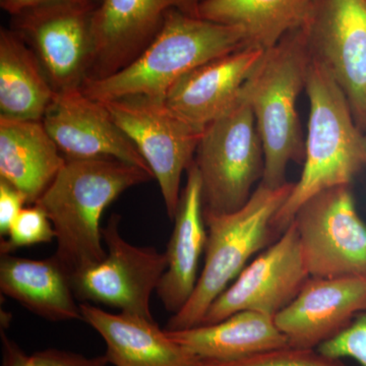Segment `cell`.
I'll return each mask as SVG.
<instances>
[{"label":"cell","mask_w":366,"mask_h":366,"mask_svg":"<svg viewBox=\"0 0 366 366\" xmlns=\"http://www.w3.org/2000/svg\"><path fill=\"white\" fill-rule=\"evenodd\" d=\"M153 173L112 158L66 159L36 202L55 231L53 257L71 274L105 259L101 219L125 190L152 180Z\"/></svg>","instance_id":"obj_1"},{"label":"cell","mask_w":366,"mask_h":366,"mask_svg":"<svg viewBox=\"0 0 366 366\" xmlns=\"http://www.w3.org/2000/svg\"><path fill=\"white\" fill-rule=\"evenodd\" d=\"M245 47L244 33L238 26L172 9L155 39L134 61L105 78L86 79L81 91L99 102L136 96L165 100L189 71Z\"/></svg>","instance_id":"obj_2"},{"label":"cell","mask_w":366,"mask_h":366,"mask_svg":"<svg viewBox=\"0 0 366 366\" xmlns=\"http://www.w3.org/2000/svg\"><path fill=\"white\" fill-rule=\"evenodd\" d=\"M310 122L303 170L274 217L283 232L307 199L324 190L350 185L366 166V137L356 124L345 94L324 64L312 56L307 83Z\"/></svg>","instance_id":"obj_3"},{"label":"cell","mask_w":366,"mask_h":366,"mask_svg":"<svg viewBox=\"0 0 366 366\" xmlns=\"http://www.w3.org/2000/svg\"><path fill=\"white\" fill-rule=\"evenodd\" d=\"M310 60L305 34L297 29L264 51L243 86L264 148L261 182L273 189L287 183L289 163L305 162V143L296 105L305 88Z\"/></svg>","instance_id":"obj_4"},{"label":"cell","mask_w":366,"mask_h":366,"mask_svg":"<svg viewBox=\"0 0 366 366\" xmlns=\"http://www.w3.org/2000/svg\"><path fill=\"white\" fill-rule=\"evenodd\" d=\"M295 183L273 189L259 182L242 209L232 213H204L207 228L203 269L184 307L171 317L166 331L199 326L214 300L237 278L252 255L264 249L273 222Z\"/></svg>","instance_id":"obj_5"},{"label":"cell","mask_w":366,"mask_h":366,"mask_svg":"<svg viewBox=\"0 0 366 366\" xmlns=\"http://www.w3.org/2000/svg\"><path fill=\"white\" fill-rule=\"evenodd\" d=\"M196 155L204 213L242 209L262 179L264 168L261 137L243 89L234 104L207 125Z\"/></svg>","instance_id":"obj_6"},{"label":"cell","mask_w":366,"mask_h":366,"mask_svg":"<svg viewBox=\"0 0 366 366\" xmlns=\"http://www.w3.org/2000/svg\"><path fill=\"white\" fill-rule=\"evenodd\" d=\"M101 103L148 164L173 220L182 196L183 171L194 162L204 129L180 117L160 99L136 96Z\"/></svg>","instance_id":"obj_7"},{"label":"cell","mask_w":366,"mask_h":366,"mask_svg":"<svg viewBox=\"0 0 366 366\" xmlns=\"http://www.w3.org/2000/svg\"><path fill=\"white\" fill-rule=\"evenodd\" d=\"M292 222L310 277L366 274V224L349 185L310 197L296 212Z\"/></svg>","instance_id":"obj_8"},{"label":"cell","mask_w":366,"mask_h":366,"mask_svg":"<svg viewBox=\"0 0 366 366\" xmlns=\"http://www.w3.org/2000/svg\"><path fill=\"white\" fill-rule=\"evenodd\" d=\"M94 0H72L11 16V29L30 46L55 92L81 88L94 59Z\"/></svg>","instance_id":"obj_9"},{"label":"cell","mask_w":366,"mask_h":366,"mask_svg":"<svg viewBox=\"0 0 366 366\" xmlns=\"http://www.w3.org/2000/svg\"><path fill=\"white\" fill-rule=\"evenodd\" d=\"M119 224L120 216L114 214L102 230L105 259L71 274L72 287L79 300L154 320L151 298L167 267L165 252L127 242L120 234Z\"/></svg>","instance_id":"obj_10"},{"label":"cell","mask_w":366,"mask_h":366,"mask_svg":"<svg viewBox=\"0 0 366 366\" xmlns=\"http://www.w3.org/2000/svg\"><path fill=\"white\" fill-rule=\"evenodd\" d=\"M302 30L310 54L336 79L366 129V0H315Z\"/></svg>","instance_id":"obj_11"},{"label":"cell","mask_w":366,"mask_h":366,"mask_svg":"<svg viewBox=\"0 0 366 366\" xmlns=\"http://www.w3.org/2000/svg\"><path fill=\"white\" fill-rule=\"evenodd\" d=\"M310 278L297 229L291 222L280 238L214 300L199 326L216 324L245 310L274 317L295 300Z\"/></svg>","instance_id":"obj_12"},{"label":"cell","mask_w":366,"mask_h":366,"mask_svg":"<svg viewBox=\"0 0 366 366\" xmlns=\"http://www.w3.org/2000/svg\"><path fill=\"white\" fill-rule=\"evenodd\" d=\"M202 1L102 0L92 20L94 59L86 79L105 78L129 66L155 39L170 11L199 16Z\"/></svg>","instance_id":"obj_13"},{"label":"cell","mask_w":366,"mask_h":366,"mask_svg":"<svg viewBox=\"0 0 366 366\" xmlns=\"http://www.w3.org/2000/svg\"><path fill=\"white\" fill-rule=\"evenodd\" d=\"M42 122L66 159H117L152 173L105 105L81 88L56 92Z\"/></svg>","instance_id":"obj_14"},{"label":"cell","mask_w":366,"mask_h":366,"mask_svg":"<svg viewBox=\"0 0 366 366\" xmlns=\"http://www.w3.org/2000/svg\"><path fill=\"white\" fill-rule=\"evenodd\" d=\"M366 310V274L310 277L295 300L274 317L289 346L317 349Z\"/></svg>","instance_id":"obj_15"},{"label":"cell","mask_w":366,"mask_h":366,"mask_svg":"<svg viewBox=\"0 0 366 366\" xmlns=\"http://www.w3.org/2000/svg\"><path fill=\"white\" fill-rule=\"evenodd\" d=\"M264 51L245 47L197 67L173 85L166 95V104L206 129L234 104Z\"/></svg>","instance_id":"obj_16"},{"label":"cell","mask_w":366,"mask_h":366,"mask_svg":"<svg viewBox=\"0 0 366 366\" xmlns=\"http://www.w3.org/2000/svg\"><path fill=\"white\" fill-rule=\"evenodd\" d=\"M187 171V183L165 252L167 267L156 291L165 310L173 315L184 307L196 288L199 259L207 243L202 179L194 161Z\"/></svg>","instance_id":"obj_17"},{"label":"cell","mask_w":366,"mask_h":366,"mask_svg":"<svg viewBox=\"0 0 366 366\" xmlns=\"http://www.w3.org/2000/svg\"><path fill=\"white\" fill-rule=\"evenodd\" d=\"M83 320L104 339L106 358L115 366H194L197 360L154 320L112 314L90 303L79 305Z\"/></svg>","instance_id":"obj_18"},{"label":"cell","mask_w":366,"mask_h":366,"mask_svg":"<svg viewBox=\"0 0 366 366\" xmlns=\"http://www.w3.org/2000/svg\"><path fill=\"white\" fill-rule=\"evenodd\" d=\"M42 122L0 117V179L35 204L66 164Z\"/></svg>","instance_id":"obj_19"},{"label":"cell","mask_w":366,"mask_h":366,"mask_svg":"<svg viewBox=\"0 0 366 366\" xmlns=\"http://www.w3.org/2000/svg\"><path fill=\"white\" fill-rule=\"evenodd\" d=\"M1 255L0 289L4 295L42 319L83 320L71 274L54 257L31 259Z\"/></svg>","instance_id":"obj_20"},{"label":"cell","mask_w":366,"mask_h":366,"mask_svg":"<svg viewBox=\"0 0 366 366\" xmlns=\"http://www.w3.org/2000/svg\"><path fill=\"white\" fill-rule=\"evenodd\" d=\"M166 332L197 360H239L289 346L274 317L249 310L236 312L216 324Z\"/></svg>","instance_id":"obj_21"},{"label":"cell","mask_w":366,"mask_h":366,"mask_svg":"<svg viewBox=\"0 0 366 366\" xmlns=\"http://www.w3.org/2000/svg\"><path fill=\"white\" fill-rule=\"evenodd\" d=\"M35 53L13 29L0 31V117L42 122L55 96Z\"/></svg>","instance_id":"obj_22"},{"label":"cell","mask_w":366,"mask_h":366,"mask_svg":"<svg viewBox=\"0 0 366 366\" xmlns=\"http://www.w3.org/2000/svg\"><path fill=\"white\" fill-rule=\"evenodd\" d=\"M315 0H203L199 18L242 29L247 47L268 50L307 23Z\"/></svg>","instance_id":"obj_23"},{"label":"cell","mask_w":366,"mask_h":366,"mask_svg":"<svg viewBox=\"0 0 366 366\" xmlns=\"http://www.w3.org/2000/svg\"><path fill=\"white\" fill-rule=\"evenodd\" d=\"M194 366H349L317 349L286 346L234 360H197Z\"/></svg>","instance_id":"obj_24"},{"label":"cell","mask_w":366,"mask_h":366,"mask_svg":"<svg viewBox=\"0 0 366 366\" xmlns=\"http://www.w3.org/2000/svg\"><path fill=\"white\" fill-rule=\"evenodd\" d=\"M2 366H107L106 356L86 357L69 351L48 349L28 355L1 329Z\"/></svg>","instance_id":"obj_25"},{"label":"cell","mask_w":366,"mask_h":366,"mask_svg":"<svg viewBox=\"0 0 366 366\" xmlns=\"http://www.w3.org/2000/svg\"><path fill=\"white\" fill-rule=\"evenodd\" d=\"M6 237L0 245L1 254H11L21 247L52 242L55 231L45 212L38 204H30L21 209Z\"/></svg>","instance_id":"obj_26"},{"label":"cell","mask_w":366,"mask_h":366,"mask_svg":"<svg viewBox=\"0 0 366 366\" xmlns=\"http://www.w3.org/2000/svg\"><path fill=\"white\" fill-rule=\"evenodd\" d=\"M317 350L330 357L350 358L360 366H366V310L342 333L325 342Z\"/></svg>","instance_id":"obj_27"},{"label":"cell","mask_w":366,"mask_h":366,"mask_svg":"<svg viewBox=\"0 0 366 366\" xmlns=\"http://www.w3.org/2000/svg\"><path fill=\"white\" fill-rule=\"evenodd\" d=\"M28 204L26 197L9 184L6 180L0 179V234L1 237L9 234L11 225L21 209Z\"/></svg>","instance_id":"obj_28"},{"label":"cell","mask_w":366,"mask_h":366,"mask_svg":"<svg viewBox=\"0 0 366 366\" xmlns=\"http://www.w3.org/2000/svg\"><path fill=\"white\" fill-rule=\"evenodd\" d=\"M64 1L72 0H0V6L4 11L14 16L35 7Z\"/></svg>","instance_id":"obj_29"},{"label":"cell","mask_w":366,"mask_h":366,"mask_svg":"<svg viewBox=\"0 0 366 366\" xmlns=\"http://www.w3.org/2000/svg\"><path fill=\"white\" fill-rule=\"evenodd\" d=\"M365 137H366V134H365Z\"/></svg>","instance_id":"obj_30"}]
</instances>
